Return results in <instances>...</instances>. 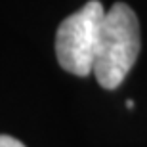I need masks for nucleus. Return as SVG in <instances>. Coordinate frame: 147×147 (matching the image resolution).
<instances>
[{
	"mask_svg": "<svg viewBox=\"0 0 147 147\" xmlns=\"http://www.w3.org/2000/svg\"><path fill=\"white\" fill-rule=\"evenodd\" d=\"M126 107H128V109H132V107H134V101H132V99H128V101H126Z\"/></svg>",
	"mask_w": 147,
	"mask_h": 147,
	"instance_id": "nucleus-4",
	"label": "nucleus"
},
{
	"mask_svg": "<svg viewBox=\"0 0 147 147\" xmlns=\"http://www.w3.org/2000/svg\"><path fill=\"white\" fill-rule=\"evenodd\" d=\"M140 54V23L130 6L117 2L107 10L101 23L94 75L99 86L115 90L136 63Z\"/></svg>",
	"mask_w": 147,
	"mask_h": 147,
	"instance_id": "nucleus-1",
	"label": "nucleus"
},
{
	"mask_svg": "<svg viewBox=\"0 0 147 147\" xmlns=\"http://www.w3.org/2000/svg\"><path fill=\"white\" fill-rule=\"evenodd\" d=\"M105 13L101 2L90 0L59 23L55 33V55L67 73L76 76L94 73Z\"/></svg>",
	"mask_w": 147,
	"mask_h": 147,
	"instance_id": "nucleus-2",
	"label": "nucleus"
},
{
	"mask_svg": "<svg viewBox=\"0 0 147 147\" xmlns=\"http://www.w3.org/2000/svg\"><path fill=\"white\" fill-rule=\"evenodd\" d=\"M0 147H25L19 140L11 136H6V134H0Z\"/></svg>",
	"mask_w": 147,
	"mask_h": 147,
	"instance_id": "nucleus-3",
	"label": "nucleus"
}]
</instances>
